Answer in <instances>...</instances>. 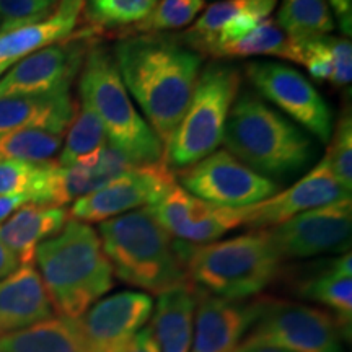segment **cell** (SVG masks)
<instances>
[{
    "instance_id": "obj_37",
    "label": "cell",
    "mask_w": 352,
    "mask_h": 352,
    "mask_svg": "<svg viewBox=\"0 0 352 352\" xmlns=\"http://www.w3.org/2000/svg\"><path fill=\"white\" fill-rule=\"evenodd\" d=\"M120 352H158V346L151 327L140 329Z\"/></svg>"
},
{
    "instance_id": "obj_20",
    "label": "cell",
    "mask_w": 352,
    "mask_h": 352,
    "mask_svg": "<svg viewBox=\"0 0 352 352\" xmlns=\"http://www.w3.org/2000/svg\"><path fill=\"white\" fill-rule=\"evenodd\" d=\"M54 316L46 289L33 264H20L0 279V336Z\"/></svg>"
},
{
    "instance_id": "obj_23",
    "label": "cell",
    "mask_w": 352,
    "mask_h": 352,
    "mask_svg": "<svg viewBox=\"0 0 352 352\" xmlns=\"http://www.w3.org/2000/svg\"><path fill=\"white\" fill-rule=\"evenodd\" d=\"M67 220L64 208L30 202L0 223V241L20 264H33L38 246L63 230Z\"/></svg>"
},
{
    "instance_id": "obj_42",
    "label": "cell",
    "mask_w": 352,
    "mask_h": 352,
    "mask_svg": "<svg viewBox=\"0 0 352 352\" xmlns=\"http://www.w3.org/2000/svg\"><path fill=\"white\" fill-rule=\"evenodd\" d=\"M12 65H13L12 63H3V60H0V77H2L3 74H6L7 70L12 67Z\"/></svg>"
},
{
    "instance_id": "obj_28",
    "label": "cell",
    "mask_w": 352,
    "mask_h": 352,
    "mask_svg": "<svg viewBox=\"0 0 352 352\" xmlns=\"http://www.w3.org/2000/svg\"><path fill=\"white\" fill-rule=\"evenodd\" d=\"M276 23L290 39H307L331 33L336 20L327 0H283Z\"/></svg>"
},
{
    "instance_id": "obj_39",
    "label": "cell",
    "mask_w": 352,
    "mask_h": 352,
    "mask_svg": "<svg viewBox=\"0 0 352 352\" xmlns=\"http://www.w3.org/2000/svg\"><path fill=\"white\" fill-rule=\"evenodd\" d=\"M30 202H33L32 197L26 195H0V223Z\"/></svg>"
},
{
    "instance_id": "obj_35",
    "label": "cell",
    "mask_w": 352,
    "mask_h": 352,
    "mask_svg": "<svg viewBox=\"0 0 352 352\" xmlns=\"http://www.w3.org/2000/svg\"><path fill=\"white\" fill-rule=\"evenodd\" d=\"M331 147L327 158L334 176L347 191H352V120L347 111L338 121L336 129H333Z\"/></svg>"
},
{
    "instance_id": "obj_17",
    "label": "cell",
    "mask_w": 352,
    "mask_h": 352,
    "mask_svg": "<svg viewBox=\"0 0 352 352\" xmlns=\"http://www.w3.org/2000/svg\"><path fill=\"white\" fill-rule=\"evenodd\" d=\"M261 307L263 300L245 303L197 290L191 352H236Z\"/></svg>"
},
{
    "instance_id": "obj_16",
    "label": "cell",
    "mask_w": 352,
    "mask_h": 352,
    "mask_svg": "<svg viewBox=\"0 0 352 352\" xmlns=\"http://www.w3.org/2000/svg\"><path fill=\"white\" fill-rule=\"evenodd\" d=\"M147 209L173 239L189 245L210 243L241 227L239 209L209 204L178 184Z\"/></svg>"
},
{
    "instance_id": "obj_14",
    "label": "cell",
    "mask_w": 352,
    "mask_h": 352,
    "mask_svg": "<svg viewBox=\"0 0 352 352\" xmlns=\"http://www.w3.org/2000/svg\"><path fill=\"white\" fill-rule=\"evenodd\" d=\"M346 199H351V191L338 182L324 155L294 186L285 191H277L267 199L248 208H240L239 212L241 226L253 230H264L283 223L297 214Z\"/></svg>"
},
{
    "instance_id": "obj_7",
    "label": "cell",
    "mask_w": 352,
    "mask_h": 352,
    "mask_svg": "<svg viewBox=\"0 0 352 352\" xmlns=\"http://www.w3.org/2000/svg\"><path fill=\"white\" fill-rule=\"evenodd\" d=\"M240 83L239 70L227 64H210L199 74L186 113L165 145L171 170H186L217 151Z\"/></svg>"
},
{
    "instance_id": "obj_32",
    "label": "cell",
    "mask_w": 352,
    "mask_h": 352,
    "mask_svg": "<svg viewBox=\"0 0 352 352\" xmlns=\"http://www.w3.org/2000/svg\"><path fill=\"white\" fill-rule=\"evenodd\" d=\"M54 162L30 164L20 160L0 162V195H26L33 204H47L50 175Z\"/></svg>"
},
{
    "instance_id": "obj_5",
    "label": "cell",
    "mask_w": 352,
    "mask_h": 352,
    "mask_svg": "<svg viewBox=\"0 0 352 352\" xmlns=\"http://www.w3.org/2000/svg\"><path fill=\"white\" fill-rule=\"evenodd\" d=\"M280 261L264 230L204 245L184 243L188 277L204 292L228 300L263 292L279 274Z\"/></svg>"
},
{
    "instance_id": "obj_10",
    "label": "cell",
    "mask_w": 352,
    "mask_h": 352,
    "mask_svg": "<svg viewBox=\"0 0 352 352\" xmlns=\"http://www.w3.org/2000/svg\"><path fill=\"white\" fill-rule=\"evenodd\" d=\"M182 188L219 208L240 209L279 191V184L256 173L227 151H215L182 173Z\"/></svg>"
},
{
    "instance_id": "obj_36",
    "label": "cell",
    "mask_w": 352,
    "mask_h": 352,
    "mask_svg": "<svg viewBox=\"0 0 352 352\" xmlns=\"http://www.w3.org/2000/svg\"><path fill=\"white\" fill-rule=\"evenodd\" d=\"M59 0H0V32L46 19Z\"/></svg>"
},
{
    "instance_id": "obj_41",
    "label": "cell",
    "mask_w": 352,
    "mask_h": 352,
    "mask_svg": "<svg viewBox=\"0 0 352 352\" xmlns=\"http://www.w3.org/2000/svg\"><path fill=\"white\" fill-rule=\"evenodd\" d=\"M236 352H287L283 349H274V347H239Z\"/></svg>"
},
{
    "instance_id": "obj_18",
    "label": "cell",
    "mask_w": 352,
    "mask_h": 352,
    "mask_svg": "<svg viewBox=\"0 0 352 352\" xmlns=\"http://www.w3.org/2000/svg\"><path fill=\"white\" fill-rule=\"evenodd\" d=\"M277 0H219L206 8L184 32L183 39L196 52L210 54L222 44L236 41L271 15Z\"/></svg>"
},
{
    "instance_id": "obj_29",
    "label": "cell",
    "mask_w": 352,
    "mask_h": 352,
    "mask_svg": "<svg viewBox=\"0 0 352 352\" xmlns=\"http://www.w3.org/2000/svg\"><path fill=\"white\" fill-rule=\"evenodd\" d=\"M64 134L41 131L21 129L0 134V162L20 160L30 164H50L51 158L60 152Z\"/></svg>"
},
{
    "instance_id": "obj_8",
    "label": "cell",
    "mask_w": 352,
    "mask_h": 352,
    "mask_svg": "<svg viewBox=\"0 0 352 352\" xmlns=\"http://www.w3.org/2000/svg\"><path fill=\"white\" fill-rule=\"evenodd\" d=\"M342 338L340 323L327 310L292 302L263 300L261 314L241 346L274 347L287 352H344Z\"/></svg>"
},
{
    "instance_id": "obj_22",
    "label": "cell",
    "mask_w": 352,
    "mask_h": 352,
    "mask_svg": "<svg viewBox=\"0 0 352 352\" xmlns=\"http://www.w3.org/2000/svg\"><path fill=\"white\" fill-rule=\"evenodd\" d=\"M77 111L70 90L46 95L0 98V134L41 129L65 134Z\"/></svg>"
},
{
    "instance_id": "obj_30",
    "label": "cell",
    "mask_w": 352,
    "mask_h": 352,
    "mask_svg": "<svg viewBox=\"0 0 352 352\" xmlns=\"http://www.w3.org/2000/svg\"><path fill=\"white\" fill-rule=\"evenodd\" d=\"M104 144H108L107 134H104L98 116L90 108V104L80 100V103L77 104L76 116L70 122L67 134L64 138L63 148H60L56 164L59 166L72 165L78 158L98 151Z\"/></svg>"
},
{
    "instance_id": "obj_6",
    "label": "cell",
    "mask_w": 352,
    "mask_h": 352,
    "mask_svg": "<svg viewBox=\"0 0 352 352\" xmlns=\"http://www.w3.org/2000/svg\"><path fill=\"white\" fill-rule=\"evenodd\" d=\"M80 100L90 104L109 145L135 165L164 160V144L138 111L111 54L98 44L87 50L80 69Z\"/></svg>"
},
{
    "instance_id": "obj_13",
    "label": "cell",
    "mask_w": 352,
    "mask_h": 352,
    "mask_svg": "<svg viewBox=\"0 0 352 352\" xmlns=\"http://www.w3.org/2000/svg\"><path fill=\"white\" fill-rule=\"evenodd\" d=\"M87 46L85 39L70 36L16 60L0 77V98L70 90V83L83 65Z\"/></svg>"
},
{
    "instance_id": "obj_21",
    "label": "cell",
    "mask_w": 352,
    "mask_h": 352,
    "mask_svg": "<svg viewBox=\"0 0 352 352\" xmlns=\"http://www.w3.org/2000/svg\"><path fill=\"white\" fill-rule=\"evenodd\" d=\"M83 10L85 0H60L46 19L0 32V60L15 64L32 52L69 39Z\"/></svg>"
},
{
    "instance_id": "obj_9",
    "label": "cell",
    "mask_w": 352,
    "mask_h": 352,
    "mask_svg": "<svg viewBox=\"0 0 352 352\" xmlns=\"http://www.w3.org/2000/svg\"><path fill=\"white\" fill-rule=\"evenodd\" d=\"M246 76L258 94L321 144L333 135V111L311 82L290 65L254 60L246 65Z\"/></svg>"
},
{
    "instance_id": "obj_26",
    "label": "cell",
    "mask_w": 352,
    "mask_h": 352,
    "mask_svg": "<svg viewBox=\"0 0 352 352\" xmlns=\"http://www.w3.org/2000/svg\"><path fill=\"white\" fill-rule=\"evenodd\" d=\"M287 60L302 64L315 80L349 85L352 80V44L349 39L323 34L290 39Z\"/></svg>"
},
{
    "instance_id": "obj_2",
    "label": "cell",
    "mask_w": 352,
    "mask_h": 352,
    "mask_svg": "<svg viewBox=\"0 0 352 352\" xmlns=\"http://www.w3.org/2000/svg\"><path fill=\"white\" fill-rule=\"evenodd\" d=\"M34 261L52 308L64 318L78 320L113 287L98 232L80 220L69 219L57 235L44 240Z\"/></svg>"
},
{
    "instance_id": "obj_1",
    "label": "cell",
    "mask_w": 352,
    "mask_h": 352,
    "mask_svg": "<svg viewBox=\"0 0 352 352\" xmlns=\"http://www.w3.org/2000/svg\"><path fill=\"white\" fill-rule=\"evenodd\" d=\"M114 63L127 94L166 145L191 101L202 56L173 38L138 34L116 44Z\"/></svg>"
},
{
    "instance_id": "obj_25",
    "label": "cell",
    "mask_w": 352,
    "mask_h": 352,
    "mask_svg": "<svg viewBox=\"0 0 352 352\" xmlns=\"http://www.w3.org/2000/svg\"><path fill=\"white\" fill-rule=\"evenodd\" d=\"M298 296L320 303L333 311L344 338H351L352 328V258L351 253L329 259L318 272L298 285Z\"/></svg>"
},
{
    "instance_id": "obj_11",
    "label": "cell",
    "mask_w": 352,
    "mask_h": 352,
    "mask_svg": "<svg viewBox=\"0 0 352 352\" xmlns=\"http://www.w3.org/2000/svg\"><path fill=\"white\" fill-rule=\"evenodd\" d=\"M280 259H302L327 253H347L352 236L351 199L310 209L264 228Z\"/></svg>"
},
{
    "instance_id": "obj_27",
    "label": "cell",
    "mask_w": 352,
    "mask_h": 352,
    "mask_svg": "<svg viewBox=\"0 0 352 352\" xmlns=\"http://www.w3.org/2000/svg\"><path fill=\"white\" fill-rule=\"evenodd\" d=\"M0 352H85L77 320L52 316L0 336Z\"/></svg>"
},
{
    "instance_id": "obj_31",
    "label": "cell",
    "mask_w": 352,
    "mask_h": 352,
    "mask_svg": "<svg viewBox=\"0 0 352 352\" xmlns=\"http://www.w3.org/2000/svg\"><path fill=\"white\" fill-rule=\"evenodd\" d=\"M290 47V38L285 34L274 20L266 19L248 34L241 36L236 41L222 44L210 52L214 57H256L272 56L283 57L287 60Z\"/></svg>"
},
{
    "instance_id": "obj_24",
    "label": "cell",
    "mask_w": 352,
    "mask_h": 352,
    "mask_svg": "<svg viewBox=\"0 0 352 352\" xmlns=\"http://www.w3.org/2000/svg\"><path fill=\"white\" fill-rule=\"evenodd\" d=\"M197 290L189 283L165 290L152 311L151 329L158 352H191Z\"/></svg>"
},
{
    "instance_id": "obj_4",
    "label": "cell",
    "mask_w": 352,
    "mask_h": 352,
    "mask_svg": "<svg viewBox=\"0 0 352 352\" xmlns=\"http://www.w3.org/2000/svg\"><path fill=\"white\" fill-rule=\"evenodd\" d=\"M222 142L227 152L266 178L300 173L316 153L302 127L250 91L233 101Z\"/></svg>"
},
{
    "instance_id": "obj_40",
    "label": "cell",
    "mask_w": 352,
    "mask_h": 352,
    "mask_svg": "<svg viewBox=\"0 0 352 352\" xmlns=\"http://www.w3.org/2000/svg\"><path fill=\"white\" fill-rule=\"evenodd\" d=\"M19 266V259L13 256L10 250L0 241V279H3V277L10 274V272L15 271Z\"/></svg>"
},
{
    "instance_id": "obj_19",
    "label": "cell",
    "mask_w": 352,
    "mask_h": 352,
    "mask_svg": "<svg viewBox=\"0 0 352 352\" xmlns=\"http://www.w3.org/2000/svg\"><path fill=\"white\" fill-rule=\"evenodd\" d=\"M135 164L113 145L104 144L98 151L78 158L69 166H59L54 162L50 176L47 204L64 208L80 197L90 195L118 176L134 168Z\"/></svg>"
},
{
    "instance_id": "obj_15",
    "label": "cell",
    "mask_w": 352,
    "mask_h": 352,
    "mask_svg": "<svg viewBox=\"0 0 352 352\" xmlns=\"http://www.w3.org/2000/svg\"><path fill=\"white\" fill-rule=\"evenodd\" d=\"M153 300L140 290L100 298L77 320L85 352H120L151 320Z\"/></svg>"
},
{
    "instance_id": "obj_3",
    "label": "cell",
    "mask_w": 352,
    "mask_h": 352,
    "mask_svg": "<svg viewBox=\"0 0 352 352\" xmlns=\"http://www.w3.org/2000/svg\"><path fill=\"white\" fill-rule=\"evenodd\" d=\"M98 235L113 274L122 283L157 296L189 283L184 243L173 239L147 208L104 220Z\"/></svg>"
},
{
    "instance_id": "obj_34",
    "label": "cell",
    "mask_w": 352,
    "mask_h": 352,
    "mask_svg": "<svg viewBox=\"0 0 352 352\" xmlns=\"http://www.w3.org/2000/svg\"><path fill=\"white\" fill-rule=\"evenodd\" d=\"M158 0H88L87 15L103 28L138 25L153 10Z\"/></svg>"
},
{
    "instance_id": "obj_38",
    "label": "cell",
    "mask_w": 352,
    "mask_h": 352,
    "mask_svg": "<svg viewBox=\"0 0 352 352\" xmlns=\"http://www.w3.org/2000/svg\"><path fill=\"white\" fill-rule=\"evenodd\" d=\"M327 2L340 21L342 33L349 36L352 32V0H327Z\"/></svg>"
},
{
    "instance_id": "obj_33",
    "label": "cell",
    "mask_w": 352,
    "mask_h": 352,
    "mask_svg": "<svg viewBox=\"0 0 352 352\" xmlns=\"http://www.w3.org/2000/svg\"><path fill=\"white\" fill-rule=\"evenodd\" d=\"M204 8V0H158L153 10L132 32L157 34L192 23Z\"/></svg>"
},
{
    "instance_id": "obj_12",
    "label": "cell",
    "mask_w": 352,
    "mask_h": 352,
    "mask_svg": "<svg viewBox=\"0 0 352 352\" xmlns=\"http://www.w3.org/2000/svg\"><path fill=\"white\" fill-rule=\"evenodd\" d=\"M173 170L165 160L135 165L90 195L72 202V219L101 223L118 215L153 206L176 184Z\"/></svg>"
}]
</instances>
